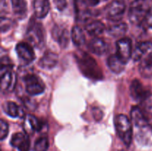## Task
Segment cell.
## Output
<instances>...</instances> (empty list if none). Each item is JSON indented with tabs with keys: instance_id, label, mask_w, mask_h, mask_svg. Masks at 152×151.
<instances>
[{
	"instance_id": "obj_1",
	"label": "cell",
	"mask_w": 152,
	"mask_h": 151,
	"mask_svg": "<svg viewBox=\"0 0 152 151\" xmlns=\"http://www.w3.org/2000/svg\"><path fill=\"white\" fill-rule=\"evenodd\" d=\"M77 60L79 68L85 76L93 80H100L103 77L102 70L96 63V60L85 52L77 54Z\"/></svg>"
},
{
	"instance_id": "obj_2",
	"label": "cell",
	"mask_w": 152,
	"mask_h": 151,
	"mask_svg": "<svg viewBox=\"0 0 152 151\" xmlns=\"http://www.w3.org/2000/svg\"><path fill=\"white\" fill-rule=\"evenodd\" d=\"M116 131L123 143L129 147L132 144L133 130L131 121L126 115L119 114L114 118Z\"/></svg>"
},
{
	"instance_id": "obj_3",
	"label": "cell",
	"mask_w": 152,
	"mask_h": 151,
	"mask_svg": "<svg viewBox=\"0 0 152 151\" xmlns=\"http://www.w3.org/2000/svg\"><path fill=\"white\" fill-rule=\"evenodd\" d=\"M149 10L148 0H134L129 7V20L134 25H140Z\"/></svg>"
},
{
	"instance_id": "obj_4",
	"label": "cell",
	"mask_w": 152,
	"mask_h": 151,
	"mask_svg": "<svg viewBox=\"0 0 152 151\" xmlns=\"http://www.w3.org/2000/svg\"><path fill=\"white\" fill-rule=\"evenodd\" d=\"M11 62L7 57H3L1 62V87L2 91H6L9 90L12 86L13 83H14V76L12 71Z\"/></svg>"
},
{
	"instance_id": "obj_5",
	"label": "cell",
	"mask_w": 152,
	"mask_h": 151,
	"mask_svg": "<svg viewBox=\"0 0 152 151\" xmlns=\"http://www.w3.org/2000/svg\"><path fill=\"white\" fill-rule=\"evenodd\" d=\"M27 37L35 47H42L45 43V31L42 25L37 22L30 24L27 31Z\"/></svg>"
},
{
	"instance_id": "obj_6",
	"label": "cell",
	"mask_w": 152,
	"mask_h": 151,
	"mask_svg": "<svg viewBox=\"0 0 152 151\" xmlns=\"http://www.w3.org/2000/svg\"><path fill=\"white\" fill-rule=\"evenodd\" d=\"M25 85V90L27 93L31 96L39 95L44 92L45 89L42 80L37 75L28 74L24 78Z\"/></svg>"
},
{
	"instance_id": "obj_7",
	"label": "cell",
	"mask_w": 152,
	"mask_h": 151,
	"mask_svg": "<svg viewBox=\"0 0 152 151\" xmlns=\"http://www.w3.org/2000/svg\"><path fill=\"white\" fill-rule=\"evenodd\" d=\"M126 10V3L124 0H114L106 7L105 14L109 20L118 22L123 18Z\"/></svg>"
},
{
	"instance_id": "obj_8",
	"label": "cell",
	"mask_w": 152,
	"mask_h": 151,
	"mask_svg": "<svg viewBox=\"0 0 152 151\" xmlns=\"http://www.w3.org/2000/svg\"><path fill=\"white\" fill-rule=\"evenodd\" d=\"M136 140L142 146H152V127L148 123L135 127Z\"/></svg>"
},
{
	"instance_id": "obj_9",
	"label": "cell",
	"mask_w": 152,
	"mask_h": 151,
	"mask_svg": "<svg viewBox=\"0 0 152 151\" xmlns=\"http://www.w3.org/2000/svg\"><path fill=\"white\" fill-rule=\"evenodd\" d=\"M16 51L18 56L26 65L31 63L35 59L36 55L31 44L27 42L18 43L16 47Z\"/></svg>"
},
{
	"instance_id": "obj_10",
	"label": "cell",
	"mask_w": 152,
	"mask_h": 151,
	"mask_svg": "<svg viewBox=\"0 0 152 151\" xmlns=\"http://www.w3.org/2000/svg\"><path fill=\"white\" fill-rule=\"evenodd\" d=\"M117 55L125 62L127 63L132 56V40L129 38H123L116 44Z\"/></svg>"
},
{
	"instance_id": "obj_11",
	"label": "cell",
	"mask_w": 152,
	"mask_h": 151,
	"mask_svg": "<svg viewBox=\"0 0 152 151\" xmlns=\"http://www.w3.org/2000/svg\"><path fill=\"white\" fill-rule=\"evenodd\" d=\"M130 92L132 97L138 102L146 100L151 95V92L145 88V87L137 79H134L132 82L130 86Z\"/></svg>"
},
{
	"instance_id": "obj_12",
	"label": "cell",
	"mask_w": 152,
	"mask_h": 151,
	"mask_svg": "<svg viewBox=\"0 0 152 151\" xmlns=\"http://www.w3.org/2000/svg\"><path fill=\"white\" fill-rule=\"evenodd\" d=\"M13 147L17 148L19 151H29L31 142L28 135L24 133H16L13 135L10 140Z\"/></svg>"
},
{
	"instance_id": "obj_13",
	"label": "cell",
	"mask_w": 152,
	"mask_h": 151,
	"mask_svg": "<svg viewBox=\"0 0 152 151\" xmlns=\"http://www.w3.org/2000/svg\"><path fill=\"white\" fill-rule=\"evenodd\" d=\"M151 53L152 43L150 41H142L136 44L134 50L132 53V57L134 61H140L151 54Z\"/></svg>"
},
{
	"instance_id": "obj_14",
	"label": "cell",
	"mask_w": 152,
	"mask_h": 151,
	"mask_svg": "<svg viewBox=\"0 0 152 151\" xmlns=\"http://www.w3.org/2000/svg\"><path fill=\"white\" fill-rule=\"evenodd\" d=\"M109 46L108 43L103 38L96 37L93 38L88 44V49L92 52L97 55H103L108 50Z\"/></svg>"
},
{
	"instance_id": "obj_15",
	"label": "cell",
	"mask_w": 152,
	"mask_h": 151,
	"mask_svg": "<svg viewBox=\"0 0 152 151\" xmlns=\"http://www.w3.org/2000/svg\"><path fill=\"white\" fill-rule=\"evenodd\" d=\"M58 62V55L53 52L46 51L39 61V65L43 69L50 70L54 68Z\"/></svg>"
},
{
	"instance_id": "obj_16",
	"label": "cell",
	"mask_w": 152,
	"mask_h": 151,
	"mask_svg": "<svg viewBox=\"0 0 152 151\" xmlns=\"http://www.w3.org/2000/svg\"><path fill=\"white\" fill-rule=\"evenodd\" d=\"M34 10L35 16L38 19L45 17L50 10L49 0H34Z\"/></svg>"
},
{
	"instance_id": "obj_17",
	"label": "cell",
	"mask_w": 152,
	"mask_h": 151,
	"mask_svg": "<svg viewBox=\"0 0 152 151\" xmlns=\"http://www.w3.org/2000/svg\"><path fill=\"white\" fill-rule=\"evenodd\" d=\"M53 38L58 41L59 44L62 47H67L69 43L70 35L66 28H61L59 27H55L52 33Z\"/></svg>"
},
{
	"instance_id": "obj_18",
	"label": "cell",
	"mask_w": 152,
	"mask_h": 151,
	"mask_svg": "<svg viewBox=\"0 0 152 151\" xmlns=\"http://www.w3.org/2000/svg\"><path fill=\"white\" fill-rule=\"evenodd\" d=\"M139 71L142 77L152 78V55L150 54L140 60Z\"/></svg>"
},
{
	"instance_id": "obj_19",
	"label": "cell",
	"mask_w": 152,
	"mask_h": 151,
	"mask_svg": "<svg viewBox=\"0 0 152 151\" xmlns=\"http://www.w3.org/2000/svg\"><path fill=\"white\" fill-rule=\"evenodd\" d=\"M126 64L117 54L111 55L108 59V68L115 73H120L125 70Z\"/></svg>"
},
{
	"instance_id": "obj_20",
	"label": "cell",
	"mask_w": 152,
	"mask_h": 151,
	"mask_svg": "<svg viewBox=\"0 0 152 151\" xmlns=\"http://www.w3.org/2000/svg\"><path fill=\"white\" fill-rule=\"evenodd\" d=\"M3 107L4 112L12 118L22 117L24 115V112L22 111V108L13 102H7L4 103Z\"/></svg>"
},
{
	"instance_id": "obj_21",
	"label": "cell",
	"mask_w": 152,
	"mask_h": 151,
	"mask_svg": "<svg viewBox=\"0 0 152 151\" xmlns=\"http://www.w3.org/2000/svg\"><path fill=\"white\" fill-rule=\"evenodd\" d=\"M105 26L102 22L99 20H95L86 25V30L90 35L96 36L102 33L105 30Z\"/></svg>"
},
{
	"instance_id": "obj_22",
	"label": "cell",
	"mask_w": 152,
	"mask_h": 151,
	"mask_svg": "<svg viewBox=\"0 0 152 151\" xmlns=\"http://www.w3.org/2000/svg\"><path fill=\"white\" fill-rule=\"evenodd\" d=\"M12 8L15 14L19 18H23L27 13V3L25 0H10Z\"/></svg>"
},
{
	"instance_id": "obj_23",
	"label": "cell",
	"mask_w": 152,
	"mask_h": 151,
	"mask_svg": "<svg viewBox=\"0 0 152 151\" xmlns=\"http://www.w3.org/2000/svg\"><path fill=\"white\" fill-rule=\"evenodd\" d=\"M71 36L75 45L82 46L86 42V36L80 27L74 26L73 28Z\"/></svg>"
},
{
	"instance_id": "obj_24",
	"label": "cell",
	"mask_w": 152,
	"mask_h": 151,
	"mask_svg": "<svg viewBox=\"0 0 152 151\" xmlns=\"http://www.w3.org/2000/svg\"><path fill=\"white\" fill-rule=\"evenodd\" d=\"M128 30V26L126 23H117L114 25H111L108 28V32L111 36L114 37L121 36L124 35L126 33Z\"/></svg>"
},
{
	"instance_id": "obj_25",
	"label": "cell",
	"mask_w": 152,
	"mask_h": 151,
	"mask_svg": "<svg viewBox=\"0 0 152 151\" xmlns=\"http://www.w3.org/2000/svg\"><path fill=\"white\" fill-rule=\"evenodd\" d=\"M28 118L30 127H31V128L33 130L38 132L42 129L43 126H44V123L42 122V120L39 119L38 118L32 115H28V118Z\"/></svg>"
},
{
	"instance_id": "obj_26",
	"label": "cell",
	"mask_w": 152,
	"mask_h": 151,
	"mask_svg": "<svg viewBox=\"0 0 152 151\" xmlns=\"http://www.w3.org/2000/svg\"><path fill=\"white\" fill-rule=\"evenodd\" d=\"M49 147L48 139L45 136L40 137L36 141L34 147V151H47Z\"/></svg>"
},
{
	"instance_id": "obj_27",
	"label": "cell",
	"mask_w": 152,
	"mask_h": 151,
	"mask_svg": "<svg viewBox=\"0 0 152 151\" xmlns=\"http://www.w3.org/2000/svg\"><path fill=\"white\" fill-rule=\"evenodd\" d=\"M0 139L1 140H4L6 137L7 136L9 132V127L7 123L3 119L1 120V123H0Z\"/></svg>"
},
{
	"instance_id": "obj_28",
	"label": "cell",
	"mask_w": 152,
	"mask_h": 151,
	"mask_svg": "<svg viewBox=\"0 0 152 151\" xmlns=\"http://www.w3.org/2000/svg\"><path fill=\"white\" fill-rule=\"evenodd\" d=\"M12 21L10 19H7V18L1 16V32L4 33L8 30L10 28L12 27Z\"/></svg>"
},
{
	"instance_id": "obj_29",
	"label": "cell",
	"mask_w": 152,
	"mask_h": 151,
	"mask_svg": "<svg viewBox=\"0 0 152 151\" xmlns=\"http://www.w3.org/2000/svg\"><path fill=\"white\" fill-rule=\"evenodd\" d=\"M54 4L59 11H62L67 6L66 0H54Z\"/></svg>"
},
{
	"instance_id": "obj_30",
	"label": "cell",
	"mask_w": 152,
	"mask_h": 151,
	"mask_svg": "<svg viewBox=\"0 0 152 151\" xmlns=\"http://www.w3.org/2000/svg\"><path fill=\"white\" fill-rule=\"evenodd\" d=\"M144 22H145L147 26L152 28V8H150V10H148Z\"/></svg>"
},
{
	"instance_id": "obj_31",
	"label": "cell",
	"mask_w": 152,
	"mask_h": 151,
	"mask_svg": "<svg viewBox=\"0 0 152 151\" xmlns=\"http://www.w3.org/2000/svg\"><path fill=\"white\" fill-rule=\"evenodd\" d=\"M100 0H82V2L86 6H95L98 4Z\"/></svg>"
},
{
	"instance_id": "obj_32",
	"label": "cell",
	"mask_w": 152,
	"mask_h": 151,
	"mask_svg": "<svg viewBox=\"0 0 152 151\" xmlns=\"http://www.w3.org/2000/svg\"><path fill=\"white\" fill-rule=\"evenodd\" d=\"M120 151H124V150H120Z\"/></svg>"
}]
</instances>
